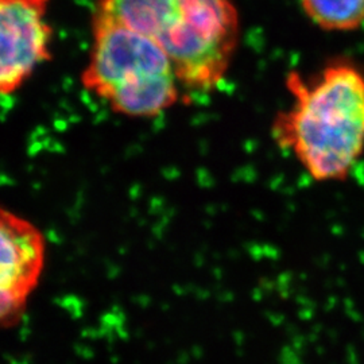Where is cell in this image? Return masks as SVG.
Returning <instances> with one entry per match:
<instances>
[{"instance_id":"cell-6","label":"cell","mask_w":364,"mask_h":364,"mask_svg":"<svg viewBox=\"0 0 364 364\" xmlns=\"http://www.w3.org/2000/svg\"><path fill=\"white\" fill-rule=\"evenodd\" d=\"M305 15L326 31L350 33L364 23V0H299Z\"/></svg>"},{"instance_id":"cell-3","label":"cell","mask_w":364,"mask_h":364,"mask_svg":"<svg viewBox=\"0 0 364 364\" xmlns=\"http://www.w3.org/2000/svg\"><path fill=\"white\" fill-rule=\"evenodd\" d=\"M92 45L81 72L84 90L112 112L151 119L180 99V81L169 55L149 37L102 19H91Z\"/></svg>"},{"instance_id":"cell-2","label":"cell","mask_w":364,"mask_h":364,"mask_svg":"<svg viewBox=\"0 0 364 364\" xmlns=\"http://www.w3.org/2000/svg\"><path fill=\"white\" fill-rule=\"evenodd\" d=\"M92 18L138 31L169 55L181 87L213 90L240 39L232 0H97Z\"/></svg>"},{"instance_id":"cell-1","label":"cell","mask_w":364,"mask_h":364,"mask_svg":"<svg viewBox=\"0 0 364 364\" xmlns=\"http://www.w3.org/2000/svg\"><path fill=\"white\" fill-rule=\"evenodd\" d=\"M291 105L273 120L275 144L297 158L314 181H341L364 151V73L333 61L316 76L291 70Z\"/></svg>"},{"instance_id":"cell-4","label":"cell","mask_w":364,"mask_h":364,"mask_svg":"<svg viewBox=\"0 0 364 364\" xmlns=\"http://www.w3.org/2000/svg\"><path fill=\"white\" fill-rule=\"evenodd\" d=\"M48 242L38 227L0 205V328L16 326L45 272Z\"/></svg>"},{"instance_id":"cell-5","label":"cell","mask_w":364,"mask_h":364,"mask_svg":"<svg viewBox=\"0 0 364 364\" xmlns=\"http://www.w3.org/2000/svg\"><path fill=\"white\" fill-rule=\"evenodd\" d=\"M52 0H0V95L19 91L52 60Z\"/></svg>"}]
</instances>
